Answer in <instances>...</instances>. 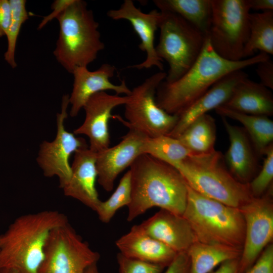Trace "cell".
Masks as SVG:
<instances>
[{"label":"cell","mask_w":273,"mask_h":273,"mask_svg":"<svg viewBox=\"0 0 273 273\" xmlns=\"http://www.w3.org/2000/svg\"><path fill=\"white\" fill-rule=\"evenodd\" d=\"M129 168L131 200L127 206L128 221L154 207L183 215L188 187L177 169L146 154L139 156Z\"/></svg>","instance_id":"6da1fadb"},{"label":"cell","mask_w":273,"mask_h":273,"mask_svg":"<svg viewBox=\"0 0 273 273\" xmlns=\"http://www.w3.org/2000/svg\"><path fill=\"white\" fill-rule=\"evenodd\" d=\"M269 58L260 52L242 60L230 61L214 51L206 37L200 55L190 69L176 81L161 82L156 93V103L167 113L178 115L227 74Z\"/></svg>","instance_id":"7a4b0ae2"},{"label":"cell","mask_w":273,"mask_h":273,"mask_svg":"<svg viewBox=\"0 0 273 273\" xmlns=\"http://www.w3.org/2000/svg\"><path fill=\"white\" fill-rule=\"evenodd\" d=\"M67 223V216L56 210H44L17 218L2 235L0 268L13 269L19 273H39L50 233Z\"/></svg>","instance_id":"3957f363"},{"label":"cell","mask_w":273,"mask_h":273,"mask_svg":"<svg viewBox=\"0 0 273 273\" xmlns=\"http://www.w3.org/2000/svg\"><path fill=\"white\" fill-rule=\"evenodd\" d=\"M57 19L59 34L54 51L57 61L68 72L87 67L105 48L92 10L86 2L74 0Z\"/></svg>","instance_id":"277c9868"},{"label":"cell","mask_w":273,"mask_h":273,"mask_svg":"<svg viewBox=\"0 0 273 273\" xmlns=\"http://www.w3.org/2000/svg\"><path fill=\"white\" fill-rule=\"evenodd\" d=\"M188 187L187 203L183 216L190 224L197 241L242 250L245 226L240 209Z\"/></svg>","instance_id":"5b68a950"},{"label":"cell","mask_w":273,"mask_h":273,"mask_svg":"<svg viewBox=\"0 0 273 273\" xmlns=\"http://www.w3.org/2000/svg\"><path fill=\"white\" fill-rule=\"evenodd\" d=\"M173 167L190 188L228 206L240 208L253 197L248 184L240 182L230 173L219 151L192 153Z\"/></svg>","instance_id":"8992f818"},{"label":"cell","mask_w":273,"mask_h":273,"mask_svg":"<svg viewBox=\"0 0 273 273\" xmlns=\"http://www.w3.org/2000/svg\"><path fill=\"white\" fill-rule=\"evenodd\" d=\"M160 12L159 40L155 49L158 56L168 64L164 81L171 82L181 77L195 63L206 36L179 15Z\"/></svg>","instance_id":"52a82bcc"},{"label":"cell","mask_w":273,"mask_h":273,"mask_svg":"<svg viewBox=\"0 0 273 273\" xmlns=\"http://www.w3.org/2000/svg\"><path fill=\"white\" fill-rule=\"evenodd\" d=\"M212 16L208 37L214 51L225 59H245L249 34L248 0H211Z\"/></svg>","instance_id":"ba28073f"},{"label":"cell","mask_w":273,"mask_h":273,"mask_svg":"<svg viewBox=\"0 0 273 273\" xmlns=\"http://www.w3.org/2000/svg\"><path fill=\"white\" fill-rule=\"evenodd\" d=\"M166 76V73L160 71L134 87L124 105L126 120L119 115H113L112 118L149 138L167 135L175 126L178 116L167 113L156 102L157 88Z\"/></svg>","instance_id":"9c48e42d"},{"label":"cell","mask_w":273,"mask_h":273,"mask_svg":"<svg viewBox=\"0 0 273 273\" xmlns=\"http://www.w3.org/2000/svg\"><path fill=\"white\" fill-rule=\"evenodd\" d=\"M100 257L68 222L50 233L38 272L85 273Z\"/></svg>","instance_id":"30bf717a"},{"label":"cell","mask_w":273,"mask_h":273,"mask_svg":"<svg viewBox=\"0 0 273 273\" xmlns=\"http://www.w3.org/2000/svg\"><path fill=\"white\" fill-rule=\"evenodd\" d=\"M239 209L245 226L244 241L239 258V273H245L273 239L271 187L262 196L252 197Z\"/></svg>","instance_id":"8fae6325"},{"label":"cell","mask_w":273,"mask_h":273,"mask_svg":"<svg viewBox=\"0 0 273 273\" xmlns=\"http://www.w3.org/2000/svg\"><path fill=\"white\" fill-rule=\"evenodd\" d=\"M69 98L68 95L63 97L61 111L57 115V133L55 139L51 142L43 141L40 145L36 158L44 175L49 177L57 176L61 189L70 177V156L79 149L87 146L84 139L76 137L73 132L65 129L64 122L68 116Z\"/></svg>","instance_id":"7c38bea8"},{"label":"cell","mask_w":273,"mask_h":273,"mask_svg":"<svg viewBox=\"0 0 273 273\" xmlns=\"http://www.w3.org/2000/svg\"><path fill=\"white\" fill-rule=\"evenodd\" d=\"M129 96H121L101 92L93 95L85 104V117L83 123L75 129L74 134H83L89 139V149L98 153L109 147V121L116 107L125 105Z\"/></svg>","instance_id":"4fadbf2b"},{"label":"cell","mask_w":273,"mask_h":273,"mask_svg":"<svg viewBox=\"0 0 273 273\" xmlns=\"http://www.w3.org/2000/svg\"><path fill=\"white\" fill-rule=\"evenodd\" d=\"M128 128L118 144L97 153V181L107 192L113 189L119 174L143 154V144L147 136L132 127Z\"/></svg>","instance_id":"5bb4252c"},{"label":"cell","mask_w":273,"mask_h":273,"mask_svg":"<svg viewBox=\"0 0 273 273\" xmlns=\"http://www.w3.org/2000/svg\"><path fill=\"white\" fill-rule=\"evenodd\" d=\"M107 15L112 20L129 22L140 39L139 48L146 53V59L129 68L141 70L156 67L160 71L163 70V61L158 56L154 44L155 32L161 19L160 11L153 10L144 13L135 7L132 1L125 0L119 8L109 10Z\"/></svg>","instance_id":"9a60e30c"},{"label":"cell","mask_w":273,"mask_h":273,"mask_svg":"<svg viewBox=\"0 0 273 273\" xmlns=\"http://www.w3.org/2000/svg\"><path fill=\"white\" fill-rule=\"evenodd\" d=\"M116 68L108 64H103L97 70L90 71L87 67H79L74 69L73 88L69 96L71 105L70 115L76 117L93 95L106 90H113L115 94L129 96L131 90L123 79L120 84H114L110 79L114 76Z\"/></svg>","instance_id":"2e32d148"},{"label":"cell","mask_w":273,"mask_h":273,"mask_svg":"<svg viewBox=\"0 0 273 273\" xmlns=\"http://www.w3.org/2000/svg\"><path fill=\"white\" fill-rule=\"evenodd\" d=\"M96 158L97 153L88 146L77 150L71 165L70 179L62 188L65 196L78 200L95 211L101 201L96 188Z\"/></svg>","instance_id":"e0dca14e"},{"label":"cell","mask_w":273,"mask_h":273,"mask_svg":"<svg viewBox=\"0 0 273 273\" xmlns=\"http://www.w3.org/2000/svg\"><path fill=\"white\" fill-rule=\"evenodd\" d=\"M139 225L146 234L177 253L187 252L197 242L190 224L183 215L166 210L161 209Z\"/></svg>","instance_id":"ac0fdd59"},{"label":"cell","mask_w":273,"mask_h":273,"mask_svg":"<svg viewBox=\"0 0 273 273\" xmlns=\"http://www.w3.org/2000/svg\"><path fill=\"white\" fill-rule=\"evenodd\" d=\"M247 77L246 72L243 70H239L221 78L178 115V119L175 126L167 135L176 138L196 119L224 105L237 84Z\"/></svg>","instance_id":"d6986e66"},{"label":"cell","mask_w":273,"mask_h":273,"mask_svg":"<svg viewBox=\"0 0 273 273\" xmlns=\"http://www.w3.org/2000/svg\"><path fill=\"white\" fill-rule=\"evenodd\" d=\"M221 117L230 141L229 147L223 155L225 164L236 179L248 184L257 170L259 157L245 129Z\"/></svg>","instance_id":"ffe728a7"},{"label":"cell","mask_w":273,"mask_h":273,"mask_svg":"<svg viewBox=\"0 0 273 273\" xmlns=\"http://www.w3.org/2000/svg\"><path fill=\"white\" fill-rule=\"evenodd\" d=\"M122 255L140 261L167 267L177 255L169 247L146 234L139 225L115 242Z\"/></svg>","instance_id":"44dd1931"},{"label":"cell","mask_w":273,"mask_h":273,"mask_svg":"<svg viewBox=\"0 0 273 273\" xmlns=\"http://www.w3.org/2000/svg\"><path fill=\"white\" fill-rule=\"evenodd\" d=\"M223 107L250 115H273V95L269 88L248 77L239 82Z\"/></svg>","instance_id":"7402d4cb"},{"label":"cell","mask_w":273,"mask_h":273,"mask_svg":"<svg viewBox=\"0 0 273 273\" xmlns=\"http://www.w3.org/2000/svg\"><path fill=\"white\" fill-rule=\"evenodd\" d=\"M215 110L221 117L235 120L243 125L259 157L264 155L273 144V121L268 117L242 113L223 106Z\"/></svg>","instance_id":"603a6c76"},{"label":"cell","mask_w":273,"mask_h":273,"mask_svg":"<svg viewBox=\"0 0 273 273\" xmlns=\"http://www.w3.org/2000/svg\"><path fill=\"white\" fill-rule=\"evenodd\" d=\"M160 11L174 13L207 36L212 16L211 0H154Z\"/></svg>","instance_id":"cb8c5ba5"},{"label":"cell","mask_w":273,"mask_h":273,"mask_svg":"<svg viewBox=\"0 0 273 273\" xmlns=\"http://www.w3.org/2000/svg\"><path fill=\"white\" fill-rule=\"evenodd\" d=\"M242 250L196 242L187 252L190 262V273H210L222 263L240 257Z\"/></svg>","instance_id":"d4e9b609"},{"label":"cell","mask_w":273,"mask_h":273,"mask_svg":"<svg viewBox=\"0 0 273 273\" xmlns=\"http://www.w3.org/2000/svg\"><path fill=\"white\" fill-rule=\"evenodd\" d=\"M216 133L215 119L206 114L192 122L176 139L192 153L204 154L215 150Z\"/></svg>","instance_id":"484cf974"},{"label":"cell","mask_w":273,"mask_h":273,"mask_svg":"<svg viewBox=\"0 0 273 273\" xmlns=\"http://www.w3.org/2000/svg\"><path fill=\"white\" fill-rule=\"evenodd\" d=\"M249 34L243 58L252 57L256 51L273 54V11L250 13Z\"/></svg>","instance_id":"4316f807"},{"label":"cell","mask_w":273,"mask_h":273,"mask_svg":"<svg viewBox=\"0 0 273 273\" xmlns=\"http://www.w3.org/2000/svg\"><path fill=\"white\" fill-rule=\"evenodd\" d=\"M143 151V154H149L173 166L192 154L177 139L167 135L147 137Z\"/></svg>","instance_id":"83f0119b"},{"label":"cell","mask_w":273,"mask_h":273,"mask_svg":"<svg viewBox=\"0 0 273 273\" xmlns=\"http://www.w3.org/2000/svg\"><path fill=\"white\" fill-rule=\"evenodd\" d=\"M130 200L131 181L129 169L121 177L111 196L106 201H101L95 211L102 222L108 223L117 211L123 206H127Z\"/></svg>","instance_id":"f1b7e54d"},{"label":"cell","mask_w":273,"mask_h":273,"mask_svg":"<svg viewBox=\"0 0 273 273\" xmlns=\"http://www.w3.org/2000/svg\"><path fill=\"white\" fill-rule=\"evenodd\" d=\"M11 10V17L9 27L6 36L8 48L5 53V60L13 68L17 67L15 51L18 37L23 23L28 19L25 0H9Z\"/></svg>","instance_id":"f546056e"},{"label":"cell","mask_w":273,"mask_h":273,"mask_svg":"<svg viewBox=\"0 0 273 273\" xmlns=\"http://www.w3.org/2000/svg\"><path fill=\"white\" fill-rule=\"evenodd\" d=\"M263 164L258 174L248 184L253 197L262 196L271 187L273 179V144L264 153Z\"/></svg>","instance_id":"4dcf8cb0"},{"label":"cell","mask_w":273,"mask_h":273,"mask_svg":"<svg viewBox=\"0 0 273 273\" xmlns=\"http://www.w3.org/2000/svg\"><path fill=\"white\" fill-rule=\"evenodd\" d=\"M119 273H161L164 267L127 257L120 253L117 255Z\"/></svg>","instance_id":"1f68e13d"},{"label":"cell","mask_w":273,"mask_h":273,"mask_svg":"<svg viewBox=\"0 0 273 273\" xmlns=\"http://www.w3.org/2000/svg\"><path fill=\"white\" fill-rule=\"evenodd\" d=\"M245 273H273V245L269 244Z\"/></svg>","instance_id":"d6a6232c"},{"label":"cell","mask_w":273,"mask_h":273,"mask_svg":"<svg viewBox=\"0 0 273 273\" xmlns=\"http://www.w3.org/2000/svg\"><path fill=\"white\" fill-rule=\"evenodd\" d=\"M256 73L260 83L269 89H273V61L270 58L257 64Z\"/></svg>","instance_id":"836d02e7"},{"label":"cell","mask_w":273,"mask_h":273,"mask_svg":"<svg viewBox=\"0 0 273 273\" xmlns=\"http://www.w3.org/2000/svg\"><path fill=\"white\" fill-rule=\"evenodd\" d=\"M164 273H190V262L187 253H177Z\"/></svg>","instance_id":"e575fe53"},{"label":"cell","mask_w":273,"mask_h":273,"mask_svg":"<svg viewBox=\"0 0 273 273\" xmlns=\"http://www.w3.org/2000/svg\"><path fill=\"white\" fill-rule=\"evenodd\" d=\"M74 0H56L52 6V12L43 18L38 25L37 29H42L50 21L56 18L61 14Z\"/></svg>","instance_id":"d590c367"},{"label":"cell","mask_w":273,"mask_h":273,"mask_svg":"<svg viewBox=\"0 0 273 273\" xmlns=\"http://www.w3.org/2000/svg\"><path fill=\"white\" fill-rule=\"evenodd\" d=\"M11 17L9 0H0V37L6 35Z\"/></svg>","instance_id":"8d00e7d4"},{"label":"cell","mask_w":273,"mask_h":273,"mask_svg":"<svg viewBox=\"0 0 273 273\" xmlns=\"http://www.w3.org/2000/svg\"><path fill=\"white\" fill-rule=\"evenodd\" d=\"M239 258L222 263L215 271L210 273H239Z\"/></svg>","instance_id":"74e56055"},{"label":"cell","mask_w":273,"mask_h":273,"mask_svg":"<svg viewBox=\"0 0 273 273\" xmlns=\"http://www.w3.org/2000/svg\"><path fill=\"white\" fill-rule=\"evenodd\" d=\"M250 10L273 11L272 0H248Z\"/></svg>","instance_id":"f35d334b"},{"label":"cell","mask_w":273,"mask_h":273,"mask_svg":"<svg viewBox=\"0 0 273 273\" xmlns=\"http://www.w3.org/2000/svg\"><path fill=\"white\" fill-rule=\"evenodd\" d=\"M85 273H100L97 266V263H95L89 266L85 270Z\"/></svg>","instance_id":"ab89813d"},{"label":"cell","mask_w":273,"mask_h":273,"mask_svg":"<svg viewBox=\"0 0 273 273\" xmlns=\"http://www.w3.org/2000/svg\"><path fill=\"white\" fill-rule=\"evenodd\" d=\"M0 273H19L16 270L11 268H0Z\"/></svg>","instance_id":"60d3db41"},{"label":"cell","mask_w":273,"mask_h":273,"mask_svg":"<svg viewBox=\"0 0 273 273\" xmlns=\"http://www.w3.org/2000/svg\"><path fill=\"white\" fill-rule=\"evenodd\" d=\"M2 235H1L0 236V248L2 245Z\"/></svg>","instance_id":"b9f144b4"}]
</instances>
